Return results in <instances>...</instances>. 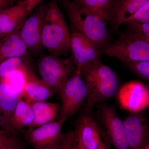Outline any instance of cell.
<instances>
[{
  "label": "cell",
  "mask_w": 149,
  "mask_h": 149,
  "mask_svg": "<svg viewBox=\"0 0 149 149\" xmlns=\"http://www.w3.org/2000/svg\"><path fill=\"white\" fill-rule=\"evenodd\" d=\"M38 68L41 77L58 96L67 81L77 69L70 58L47 55L39 60Z\"/></svg>",
  "instance_id": "277c9868"
},
{
  "label": "cell",
  "mask_w": 149,
  "mask_h": 149,
  "mask_svg": "<svg viewBox=\"0 0 149 149\" xmlns=\"http://www.w3.org/2000/svg\"><path fill=\"white\" fill-rule=\"evenodd\" d=\"M48 3H41L26 19L20 29V37L27 49L35 54L42 51L43 28Z\"/></svg>",
  "instance_id": "ba28073f"
},
{
  "label": "cell",
  "mask_w": 149,
  "mask_h": 149,
  "mask_svg": "<svg viewBox=\"0 0 149 149\" xmlns=\"http://www.w3.org/2000/svg\"><path fill=\"white\" fill-rule=\"evenodd\" d=\"M44 0H26L27 3V9L29 15L31 14L34 9Z\"/></svg>",
  "instance_id": "83f0119b"
},
{
  "label": "cell",
  "mask_w": 149,
  "mask_h": 149,
  "mask_svg": "<svg viewBox=\"0 0 149 149\" xmlns=\"http://www.w3.org/2000/svg\"><path fill=\"white\" fill-rule=\"evenodd\" d=\"M22 77L24 83L20 92V97L30 104L46 101L55 95L53 89L37 77L31 68Z\"/></svg>",
  "instance_id": "4fadbf2b"
},
{
  "label": "cell",
  "mask_w": 149,
  "mask_h": 149,
  "mask_svg": "<svg viewBox=\"0 0 149 149\" xmlns=\"http://www.w3.org/2000/svg\"><path fill=\"white\" fill-rule=\"evenodd\" d=\"M70 49L72 51V62L76 68L100 61L101 51L80 32L74 31L70 36Z\"/></svg>",
  "instance_id": "8fae6325"
},
{
  "label": "cell",
  "mask_w": 149,
  "mask_h": 149,
  "mask_svg": "<svg viewBox=\"0 0 149 149\" xmlns=\"http://www.w3.org/2000/svg\"><path fill=\"white\" fill-rule=\"evenodd\" d=\"M116 96L120 107L130 112L143 111L149 106V88L139 81L125 83Z\"/></svg>",
  "instance_id": "30bf717a"
},
{
  "label": "cell",
  "mask_w": 149,
  "mask_h": 149,
  "mask_svg": "<svg viewBox=\"0 0 149 149\" xmlns=\"http://www.w3.org/2000/svg\"><path fill=\"white\" fill-rule=\"evenodd\" d=\"M27 50L20 37V29L0 37V63L10 58L25 56Z\"/></svg>",
  "instance_id": "d6986e66"
},
{
  "label": "cell",
  "mask_w": 149,
  "mask_h": 149,
  "mask_svg": "<svg viewBox=\"0 0 149 149\" xmlns=\"http://www.w3.org/2000/svg\"><path fill=\"white\" fill-rule=\"evenodd\" d=\"M17 136H14L0 128V149L20 143Z\"/></svg>",
  "instance_id": "484cf974"
},
{
  "label": "cell",
  "mask_w": 149,
  "mask_h": 149,
  "mask_svg": "<svg viewBox=\"0 0 149 149\" xmlns=\"http://www.w3.org/2000/svg\"><path fill=\"white\" fill-rule=\"evenodd\" d=\"M125 63L137 76L143 80L149 81V61H137Z\"/></svg>",
  "instance_id": "603a6c76"
},
{
  "label": "cell",
  "mask_w": 149,
  "mask_h": 149,
  "mask_svg": "<svg viewBox=\"0 0 149 149\" xmlns=\"http://www.w3.org/2000/svg\"><path fill=\"white\" fill-rule=\"evenodd\" d=\"M104 141H102L97 149H110L109 143L106 139L103 138Z\"/></svg>",
  "instance_id": "4dcf8cb0"
},
{
  "label": "cell",
  "mask_w": 149,
  "mask_h": 149,
  "mask_svg": "<svg viewBox=\"0 0 149 149\" xmlns=\"http://www.w3.org/2000/svg\"><path fill=\"white\" fill-rule=\"evenodd\" d=\"M142 149H149V143L147 144Z\"/></svg>",
  "instance_id": "d6a6232c"
},
{
  "label": "cell",
  "mask_w": 149,
  "mask_h": 149,
  "mask_svg": "<svg viewBox=\"0 0 149 149\" xmlns=\"http://www.w3.org/2000/svg\"><path fill=\"white\" fill-rule=\"evenodd\" d=\"M102 126L101 136L107 139L115 149H129L123 121L120 119L114 107L102 105L99 110Z\"/></svg>",
  "instance_id": "52a82bcc"
},
{
  "label": "cell",
  "mask_w": 149,
  "mask_h": 149,
  "mask_svg": "<svg viewBox=\"0 0 149 149\" xmlns=\"http://www.w3.org/2000/svg\"><path fill=\"white\" fill-rule=\"evenodd\" d=\"M20 0H0V12L13 6L14 3Z\"/></svg>",
  "instance_id": "f1b7e54d"
},
{
  "label": "cell",
  "mask_w": 149,
  "mask_h": 149,
  "mask_svg": "<svg viewBox=\"0 0 149 149\" xmlns=\"http://www.w3.org/2000/svg\"><path fill=\"white\" fill-rule=\"evenodd\" d=\"M103 52L124 63L137 61H149V42L133 32H128L110 44Z\"/></svg>",
  "instance_id": "5b68a950"
},
{
  "label": "cell",
  "mask_w": 149,
  "mask_h": 149,
  "mask_svg": "<svg viewBox=\"0 0 149 149\" xmlns=\"http://www.w3.org/2000/svg\"><path fill=\"white\" fill-rule=\"evenodd\" d=\"M34 118L31 104L20 97L9 123L7 132L17 136L24 128L29 127Z\"/></svg>",
  "instance_id": "e0dca14e"
},
{
  "label": "cell",
  "mask_w": 149,
  "mask_h": 149,
  "mask_svg": "<svg viewBox=\"0 0 149 149\" xmlns=\"http://www.w3.org/2000/svg\"><path fill=\"white\" fill-rule=\"evenodd\" d=\"M65 123L55 120L35 128L24 129L21 133L34 149H58L61 142L62 128Z\"/></svg>",
  "instance_id": "9c48e42d"
},
{
  "label": "cell",
  "mask_w": 149,
  "mask_h": 149,
  "mask_svg": "<svg viewBox=\"0 0 149 149\" xmlns=\"http://www.w3.org/2000/svg\"><path fill=\"white\" fill-rule=\"evenodd\" d=\"M148 2L149 0H116L114 14L111 20L113 29H118L126 19Z\"/></svg>",
  "instance_id": "44dd1931"
},
{
  "label": "cell",
  "mask_w": 149,
  "mask_h": 149,
  "mask_svg": "<svg viewBox=\"0 0 149 149\" xmlns=\"http://www.w3.org/2000/svg\"><path fill=\"white\" fill-rule=\"evenodd\" d=\"M138 23L149 24V2L128 17L124 23Z\"/></svg>",
  "instance_id": "cb8c5ba5"
},
{
  "label": "cell",
  "mask_w": 149,
  "mask_h": 149,
  "mask_svg": "<svg viewBox=\"0 0 149 149\" xmlns=\"http://www.w3.org/2000/svg\"><path fill=\"white\" fill-rule=\"evenodd\" d=\"M58 1H63V0H58Z\"/></svg>",
  "instance_id": "836d02e7"
},
{
  "label": "cell",
  "mask_w": 149,
  "mask_h": 149,
  "mask_svg": "<svg viewBox=\"0 0 149 149\" xmlns=\"http://www.w3.org/2000/svg\"><path fill=\"white\" fill-rule=\"evenodd\" d=\"M34 118L28 128H35L56 120L58 117L60 106L56 103L46 101L31 104Z\"/></svg>",
  "instance_id": "ac0fdd59"
},
{
  "label": "cell",
  "mask_w": 149,
  "mask_h": 149,
  "mask_svg": "<svg viewBox=\"0 0 149 149\" xmlns=\"http://www.w3.org/2000/svg\"><path fill=\"white\" fill-rule=\"evenodd\" d=\"M20 97L19 92L3 81L0 82V128L7 132L10 121Z\"/></svg>",
  "instance_id": "2e32d148"
},
{
  "label": "cell",
  "mask_w": 149,
  "mask_h": 149,
  "mask_svg": "<svg viewBox=\"0 0 149 149\" xmlns=\"http://www.w3.org/2000/svg\"><path fill=\"white\" fill-rule=\"evenodd\" d=\"M87 89L85 110L91 111L97 103L116 96L119 89L115 72L101 61L81 68Z\"/></svg>",
  "instance_id": "6da1fadb"
},
{
  "label": "cell",
  "mask_w": 149,
  "mask_h": 149,
  "mask_svg": "<svg viewBox=\"0 0 149 149\" xmlns=\"http://www.w3.org/2000/svg\"><path fill=\"white\" fill-rule=\"evenodd\" d=\"M29 15L26 0L0 12V37L21 29Z\"/></svg>",
  "instance_id": "5bb4252c"
},
{
  "label": "cell",
  "mask_w": 149,
  "mask_h": 149,
  "mask_svg": "<svg viewBox=\"0 0 149 149\" xmlns=\"http://www.w3.org/2000/svg\"><path fill=\"white\" fill-rule=\"evenodd\" d=\"M26 55L14 57L5 60L0 63V82L8 75L17 72L23 76L30 69Z\"/></svg>",
  "instance_id": "7402d4cb"
},
{
  "label": "cell",
  "mask_w": 149,
  "mask_h": 149,
  "mask_svg": "<svg viewBox=\"0 0 149 149\" xmlns=\"http://www.w3.org/2000/svg\"><path fill=\"white\" fill-rule=\"evenodd\" d=\"M144 113L131 112L123 121L129 149H142L149 143V125Z\"/></svg>",
  "instance_id": "7c38bea8"
},
{
  "label": "cell",
  "mask_w": 149,
  "mask_h": 149,
  "mask_svg": "<svg viewBox=\"0 0 149 149\" xmlns=\"http://www.w3.org/2000/svg\"><path fill=\"white\" fill-rule=\"evenodd\" d=\"M87 89L81 69L77 68L68 81L61 92V100L58 119L63 122L68 117L76 114L84 103Z\"/></svg>",
  "instance_id": "8992f818"
},
{
  "label": "cell",
  "mask_w": 149,
  "mask_h": 149,
  "mask_svg": "<svg viewBox=\"0 0 149 149\" xmlns=\"http://www.w3.org/2000/svg\"><path fill=\"white\" fill-rule=\"evenodd\" d=\"M61 2L75 31L84 35L103 52L110 44V37L106 23L83 10L75 1L63 0Z\"/></svg>",
  "instance_id": "7a4b0ae2"
},
{
  "label": "cell",
  "mask_w": 149,
  "mask_h": 149,
  "mask_svg": "<svg viewBox=\"0 0 149 149\" xmlns=\"http://www.w3.org/2000/svg\"><path fill=\"white\" fill-rule=\"evenodd\" d=\"M129 32L135 33L149 42V24L128 23Z\"/></svg>",
  "instance_id": "d4e9b609"
},
{
  "label": "cell",
  "mask_w": 149,
  "mask_h": 149,
  "mask_svg": "<svg viewBox=\"0 0 149 149\" xmlns=\"http://www.w3.org/2000/svg\"><path fill=\"white\" fill-rule=\"evenodd\" d=\"M75 149H85L81 137L78 133L74 131Z\"/></svg>",
  "instance_id": "f546056e"
},
{
  "label": "cell",
  "mask_w": 149,
  "mask_h": 149,
  "mask_svg": "<svg viewBox=\"0 0 149 149\" xmlns=\"http://www.w3.org/2000/svg\"><path fill=\"white\" fill-rule=\"evenodd\" d=\"M83 10L105 23L111 21L114 14L116 0H74Z\"/></svg>",
  "instance_id": "ffe728a7"
},
{
  "label": "cell",
  "mask_w": 149,
  "mask_h": 149,
  "mask_svg": "<svg viewBox=\"0 0 149 149\" xmlns=\"http://www.w3.org/2000/svg\"><path fill=\"white\" fill-rule=\"evenodd\" d=\"M1 149H24V148L22 146L21 143L20 142V143L15 144V145H13V146Z\"/></svg>",
  "instance_id": "1f68e13d"
},
{
  "label": "cell",
  "mask_w": 149,
  "mask_h": 149,
  "mask_svg": "<svg viewBox=\"0 0 149 149\" xmlns=\"http://www.w3.org/2000/svg\"><path fill=\"white\" fill-rule=\"evenodd\" d=\"M70 35L64 15L56 0L48 3L42 37V46L51 54L59 56L69 52Z\"/></svg>",
  "instance_id": "3957f363"
},
{
  "label": "cell",
  "mask_w": 149,
  "mask_h": 149,
  "mask_svg": "<svg viewBox=\"0 0 149 149\" xmlns=\"http://www.w3.org/2000/svg\"><path fill=\"white\" fill-rule=\"evenodd\" d=\"M58 149H75L74 131L63 133L61 142Z\"/></svg>",
  "instance_id": "4316f807"
},
{
  "label": "cell",
  "mask_w": 149,
  "mask_h": 149,
  "mask_svg": "<svg viewBox=\"0 0 149 149\" xmlns=\"http://www.w3.org/2000/svg\"><path fill=\"white\" fill-rule=\"evenodd\" d=\"M74 131L80 135L85 149H97L102 142L100 128L92 111L84 110L77 120Z\"/></svg>",
  "instance_id": "9a60e30c"
}]
</instances>
